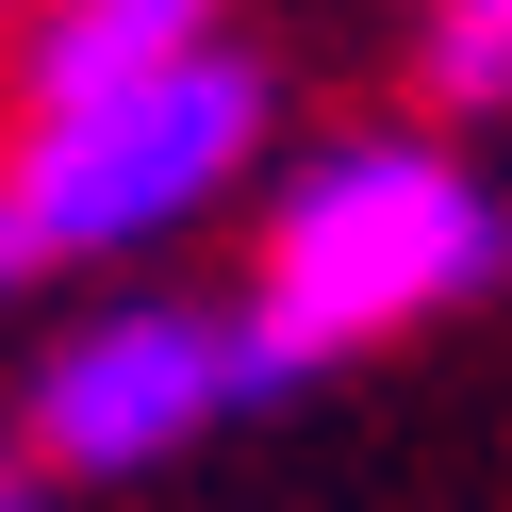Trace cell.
I'll return each mask as SVG.
<instances>
[{
  "label": "cell",
  "mask_w": 512,
  "mask_h": 512,
  "mask_svg": "<svg viewBox=\"0 0 512 512\" xmlns=\"http://www.w3.org/2000/svg\"><path fill=\"white\" fill-rule=\"evenodd\" d=\"M248 397L265 380H248V331L215 298H100L17 380V446H34V479H149L199 430H232Z\"/></svg>",
  "instance_id": "cell-3"
},
{
  "label": "cell",
  "mask_w": 512,
  "mask_h": 512,
  "mask_svg": "<svg viewBox=\"0 0 512 512\" xmlns=\"http://www.w3.org/2000/svg\"><path fill=\"white\" fill-rule=\"evenodd\" d=\"M413 83L446 116H512V0H430L413 17Z\"/></svg>",
  "instance_id": "cell-5"
},
{
  "label": "cell",
  "mask_w": 512,
  "mask_h": 512,
  "mask_svg": "<svg viewBox=\"0 0 512 512\" xmlns=\"http://www.w3.org/2000/svg\"><path fill=\"white\" fill-rule=\"evenodd\" d=\"M0 512H50V479H34V446L0 430Z\"/></svg>",
  "instance_id": "cell-6"
},
{
  "label": "cell",
  "mask_w": 512,
  "mask_h": 512,
  "mask_svg": "<svg viewBox=\"0 0 512 512\" xmlns=\"http://www.w3.org/2000/svg\"><path fill=\"white\" fill-rule=\"evenodd\" d=\"M0 17H50V0H0Z\"/></svg>",
  "instance_id": "cell-8"
},
{
  "label": "cell",
  "mask_w": 512,
  "mask_h": 512,
  "mask_svg": "<svg viewBox=\"0 0 512 512\" xmlns=\"http://www.w3.org/2000/svg\"><path fill=\"white\" fill-rule=\"evenodd\" d=\"M215 17H232V0H50V17H34V116H67V100H133V83L232 50Z\"/></svg>",
  "instance_id": "cell-4"
},
{
  "label": "cell",
  "mask_w": 512,
  "mask_h": 512,
  "mask_svg": "<svg viewBox=\"0 0 512 512\" xmlns=\"http://www.w3.org/2000/svg\"><path fill=\"white\" fill-rule=\"evenodd\" d=\"M265 116H281L265 67H248V50H199V67L133 83V100H67V116H34V133L0 149V215H17V248H34V265H133V248L199 232V215L248 182Z\"/></svg>",
  "instance_id": "cell-2"
},
{
  "label": "cell",
  "mask_w": 512,
  "mask_h": 512,
  "mask_svg": "<svg viewBox=\"0 0 512 512\" xmlns=\"http://www.w3.org/2000/svg\"><path fill=\"white\" fill-rule=\"evenodd\" d=\"M17 281H34V248H17V215H0V298H17Z\"/></svg>",
  "instance_id": "cell-7"
},
{
  "label": "cell",
  "mask_w": 512,
  "mask_h": 512,
  "mask_svg": "<svg viewBox=\"0 0 512 512\" xmlns=\"http://www.w3.org/2000/svg\"><path fill=\"white\" fill-rule=\"evenodd\" d=\"M496 281H512V199L463 149L446 133H347V149H314L265 199L232 331H248V380L298 397V380L364 364V347L430 331V314L496 298Z\"/></svg>",
  "instance_id": "cell-1"
}]
</instances>
